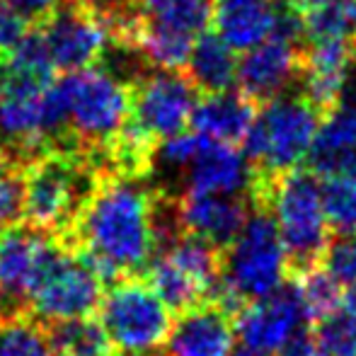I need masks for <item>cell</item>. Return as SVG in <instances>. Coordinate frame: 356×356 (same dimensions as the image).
<instances>
[{
	"label": "cell",
	"instance_id": "1",
	"mask_svg": "<svg viewBox=\"0 0 356 356\" xmlns=\"http://www.w3.org/2000/svg\"><path fill=\"white\" fill-rule=\"evenodd\" d=\"M165 192L148 184V177L102 172L73 228L58 240L104 284L124 274H145L158 254V211Z\"/></svg>",
	"mask_w": 356,
	"mask_h": 356
},
{
	"label": "cell",
	"instance_id": "2",
	"mask_svg": "<svg viewBox=\"0 0 356 356\" xmlns=\"http://www.w3.org/2000/svg\"><path fill=\"white\" fill-rule=\"evenodd\" d=\"M104 170L90 153L54 148L22 163V220L63 238L92 197Z\"/></svg>",
	"mask_w": 356,
	"mask_h": 356
},
{
	"label": "cell",
	"instance_id": "3",
	"mask_svg": "<svg viewBox=\"0 0 356 356\" xmlns=\"http://www.w3.org/2000/svg\"><path fill=\"white\" fill-rule=\"evenodd\" d=\"M323 119L320 109L303 92L282 95L262 104L243 141L254 177L277 179L298 168L308 158Z\"/></svg>",
	"mask_w": 356,
	"mask_h": 356
},
{
	"label": "cell",
	"instance_id": "4",
	"mask_svg": "<svg viewBox=\"0 0 356 356\" xmlns=\"http://www.w3.org/2000/svg\"><path fill=\"white\" fill-rule=\"evenodd\" d=\"M310 170H289L279 175L269 194V211L279 225L286 250L289 279L323 264L332 243V230L323 209V184Z\"/></svg>",
	"mask_w": 356,
	"mask_h": 356
},
{
	"label": "cell",
	"instance_id": "5",
	"mask_svg": "<svg viewBox=\"0 0 356 356\" xmlns=\"http://www.w3.org/2000/svg\"><path fill=\"white\" fill-rule=\"evenodd\" d=\"M66 95L68 131L73 141L102 163L131 114V80L104 66L68 73L58 80Z\"/></svg>",
	"mask_w": 356,
	"mask_h": 356
},
{
	"label": "cell",
	"instance_id": "6",
	"mask_svg": "<svg viewBox=\"0 0 356 356\" xmlns=\"http://www.w3.org/2000/svg\"><path fill=\"white\" fill-rule=\"evenodd\" d=\"M97 318L119 352H155L175 325L172 310L143 274H124L104 286Z\"/></svg>",
	"mask_w": 356,
	"mask_h": 356
},
{
	"label": "cell",
	"instance_id": "7",
	"mask_svg": "<svg viewBox=\"0 0 356 356\" xmlns=\"http://www.w3.org/2000/svg\"><path fill=\"white\" fill-rule=\"evenodd\" d=\"M286 282L289 267L277 218L267 209H252L243 233L225 250L223 284L248 305L279 291Z\"/></svg>",
	"mask_w": 356,
	"mask_h": 356
},
{
	"label": "cell",
	"instance_id": "8",
	"mask_svg": "<svg viewBox=\"0 0 356 356\" xmlns=\"http://www.w3.org/2000/svg\"><path fill=\"white\" fill-rule=\"evenodd\" d=\"M54 68L63 73L102 66L114 44L112 19L104 8L68 0L37 22Z\"/></svg>",
	"mask_w": 356,
	"mask_h": 356
},
{
	"label": "cell",
	"instance_id": "9",
	"mask_svg": "<svg viewBox=\"0 0 356 356\" xmlns=\"http://www.w3.org/2000/svg\"><path fill=\"white\" fill-rule=\"evenodd\" d=\"M199 104V90L184 71H153L131 83V114L127 127L148 143L184 131Z\"/></svg>",
	"mask_w": 356,
	"mask_h": 356
},
{
	"label": "cell",
	"instance_id": "10",
	"mask_svg": "<svg viewBox=\"0 0 356 356\" xmlns=\"http://www.w3.org/2000/svg\"><path fill=\"white\" fill-rule=\"evenodd\" d=\"M61 250V240L24 220L0 233V315L29 313L39 279Z\"/></svg>",
	"mask_w": 356,
	"mask_h": 356
},
{
	"label": "cell",
	"instance_id": "11",
	"mask_svg": "<svg viewBox=\"0 0 356 356\" xmlns=\"http://www.w3.org/2000/svg\"><path fill=\"white\" fill-rule=\"evenodd\" d=\"M104 284L78 252L63 248L56 254L29 300V313L44 325L97 315Z\"/></svg>",
	"mask_w": 356,
	"mask_h": 356
},
{
	"label": "cell",
	"instance_id": "12",
	"mask_svg": "<svg viewBox=\"0 0 356 356\" xmlns=\"http://www.w3.org/2000/svg\"><path fill=\"white\" fill-rule=\"evenodd\" d=\"M303 325L310 323L305 318L298 289L291 279L279 291L252 300L235 315V332L240 334L245 347L272 354L279 352Z\"/></svg>",
	"mask_w": 356,
	"mask_h": 356
},
{
	"label": "cell",
	"instance_id": "13",
	"mask_svg": "<svg viewBox=\"0 0 356 356\" xmlns=\"http://www.w3.org/2000/svg\"><path fill=\"white\" fill-rule=\"evenodd\" d=\"M175 216L179 233L197 235L218 250H228L252 216L248 194H177Z\"/></svg>",
	"mask_w": 356,
	"mask_h": 356
},
{
	"label": "cell",
	"instance_id": "14",
	"mask_svg": "<svg viewBox=\"0 0 356 356\" xmlns=\"http://www.w3.org/2000/svg\"><path fill=\"white\" fill-rule=\"evenodd\" d=\"M303 58V44L284 39H267L257 44L238 63L240 92L248 95L257 107L282 97L293 80H300Z\"/></svg>",
	"mask_w": 356,
	"mask_h": 356
},
{
	"label": "cell",
	"instance_id": "15",
	"mask_svg": "<svg viewBox=\"0 0 356 356\" xmlns=\"http://www.w3.org/2000/svg\"><path fill=\"white\" fill-rule=\"evenodd\" d=\"M356 68V42H315L305 44L300 92L320 109L323 117L342 104Z\"/></svg>",
	"mask_w": 356,
	"mask_h": 356
},
{
	"label": "cell",
	"instance_id": "16",
	"mask_svg": "<svg viewBox=\"0 0 356 356\" xmlns=\"http://www.w3.org/2000/svg\"><path fill=\"white\" fill-rule=\"evenodd\" d=\"M233 344L235 318L220 305L204 300L175 318L165 356H230Z\"/></svg>",
	"mask_w": 356,
	"mask_h": 356
},
{
	"label": "cell",
	"instance_id": "17",
	"mask_svg": "<svg viewBox=\"0 0 356 356\" xmlns=\"http://www.w3.org/2000/svg\"><path fill=\"white\" fill-rule=\"evenodd\" d=\"M305 160L320 179L356 177V97H344L323 119Z\"/></svg>",
	"mask_w": 356,
	"mask_h": 356
},
{
	"label": "cell",
	"instance_id": "18",
	"mask_svg": "<svg viewBox=\"0 0 356 356\" xmlns=\"http://www.w3.org/2000/svg\"><path fill=\"white\" fill-rule=\"evenodd\" d=\"M250 179L252 168L238 145L207 138L184 172L182 194H248Z\"/></svg>",
	"mask_w": 356,
	"mask_h": 356
},
{
	"label": "cell",
	"instance_id": "19",
	"mask_svg": "<svg viewBox=\"0 0 356 356\" xmlns=\"http://www.w3.org/2000/svg\"><path fill=\"white\" fill-rule=\"evenodd\" d=\"M282 5L277 0H218L213 13L216 34L228 47L250 51L274 37Z\"/></svg>",
	"mask_w": 356,
	"mask_h": 356
},
{
	"label": "cell",
	"instance_id": "20",
	"mask_svg": "<svg viewBox=\"0 0 356 356\" xmlns=\"http://www.w3.org/2000/svg\"><path fill=\"white\" fill-rule=\"evenodd\" d=\"M259 107L243 92L204 95L194 109L192 127L197 134L223 143H243L257 119Z\"/></svg>",
	"mask_w": 356,
	"mask_h": 356
},
{
	"label": "cell",
	"instance_id": "21",
	"mask_svg": "<svg viewBox=\"0 0 356 356\" xmlns=\"http://www.w3.org/2000/svg\"><path fill=\"white\" fill-rule=\"evenodd\" d=\"M238 58L235 49L228 47L218 34H202L192 49V56L187 61V73L199 92L216 95L230 90V85L238 80Z\"/></svg>",
	"mask_w": 356,
	"mask_h": 356
},
{
	"label": "cell",
	"instance_id": "22",
	"mask_svg": "<svg viewBox=\"0 0 356 356\" xmlns=\"http://www.w3.org/2000/svg\"><path fill=\"white\" fill-rule=\"evenodd\" d=\"M153 289L160 293V298L168 303V308L172 313H184V310L194 308V305L204 303L209 298L204 286L194 277H189L184 269H179L175 262H170L165 254H155L150 259L148 269L143 274Z\"/></svg>",
	"mask_w": 356,
	"mask_h": 356
},
{
	"label": "cell",
	"instance_id": "23",
	"mask_svg": "<svg viewBox=\"0 0 356 356\" xmlns=\"http://www.w3.org/2000/svg\"><path fill=\"white\" fill-rule=\"evenodd\" d=\"M54 352H71L80 356H114V344L107 337L97 315L47 325Z\"/></svg>",
	"mask_w": 356,
	"mask_h": 356
},
{
	"label": "cell",
	"instance_id": "24",
	"mask_svg": "<svg viewBox=\"0 0 356 356\" xmlns=\"http://www.w3.org/2000/svg\"><path fill=\"white\" fill-rule=\"evenodd\" d=\"M0 356H54L49 327L32 313L0 315Z\"/></svg>",
	"mask_w": 356,
	"mask_h": 356
},
{
	"label": "cell",
	"instance_id": "25",
	"mask_svg": "<svg viewBox=\"0 0 356 356\" xmlns=\"http://www.w3.org/2000/svg\"><path fill=\"white\" fill-rule=\"evenodd\" d=\"M291 282L298 289L300 303H303L305 318L310 325H318L320 320L330 318L342 308V284L323 264L303 274H296V277H291Z\"/></svg>",
	"mask_w": 356,
	"mask_h": 356
},
{
	"label": "cell",
	"instance_id": "26",
	"mask_svg": "<svg viewBox=\"0 0 356 356\" xmlns=\"http://www.w3.org/2000/svg\"><path fill=\"white\" fill-rule=\"evenodd\" d=\"M303 39L315 42H356V0H332L303 15Z\"/></svg>",
	"mask_w": 356,
	"mask_h": 356
},
{
	"label": "cell",
	"instance_id": "27",
	"mask_svg": "<svg viewBox=\"0 0 356 356\" xmlns=\"http://www.w3.org/2000/svg\"><path fill=\"white\" fill-rule=\"evenodd\" d=\"M323 209L332 235H356V177L325 179Z\"/></svg>",
	"mask_w": 356,
	"mask_h": 356
},
{
	"label": "cell",
	"instance_id": "28",
	"mask_svg": "<svg viewBox=\"0 0 356 356\" xmlns=\"http://www.w3.org/2000/svg\"><path fill=\"white\" fill-rule=\"evenodd\" d=\"M315 356H356V320L347 313H332L313 325Z\"/></svg>",
	"mask_w": 356,
	"mask_h": 356
},
{
	"label": "cell",
	"instance_id": "29",
	"mask_svg": "<svg viewBox=\"0 0 356 356\" xmlns=\"http://www.w3.org/2000/svg\"><path fill=\"white\" fill-rule=\"evenodd\" d=\"M22 220V163L0 148V233Z\"/></svg>",
	"mask_w": 356,
	"mask_h": 356
},
{
	"label": "cell",
	"instance_id": "30",
	"mask_svg": "<svg viewBox=\"0 0 356 356\" xmlns=\"http://www.w3.org/2000/svg\"><path fill=\"white\" fill-rule=\"evenodd\" d=\"M207 136L202 134H189V131H179L175 136L165 138V141L158 143L153 155V168L160 165L165 170H177V172H187L189 165L197 160L199 150H202Z\"/></svg>",
	"mask_w": 356,
	"mask_h": 356
},
{
	"label": "cell",
	"instance_id": "31",
	"mask_svg": "<svg viewBox=\"0 0 356 356\" xmlns=\"http://www.w3.org/2000/svg\"><path fill=\"white\" fill-rule=\"evenodd\" d=\"M323 267L339 284L356 282V235H334L325 252Z\"/></svg>",
	"mask_w": 356,
	"mask_h": 356
},
{
	"label": "cell",
	"instance_id": "32",
	"mask_svg": "<svg viewBox=\"0 0 356 356\" xmlns=\"http://www.w3.org/2000/svg\"><path fill=\"white\" fill-rule=\"evenodd\" d=\"M32 19L15 10L8 0H0V58L10 56L32 32Z\"/></svg>",
	"mask_w": 356,
	"mask_h": 356
},
{
	"label": "cell",
	"instance_id": "33",
	"mask_svg": "<svg viewBox=\"0 0 356 356\" xmlns=\"http://www.w3.org/2000/svg\"><path fill=\"white\" fill-rule=\"evenodd\" d=\"M279 356H315V332L313 325H303L291 334V339L279 349Z\"/></svg>",
	"mask_w": 356,
	"mask_h": 356
},
{
	"label": "cell",
	"instance_id": "34",
	"mask_svg": "<svg viewBox=\"0 0 356 356\" xmlns=\"http://www.w3.org/2000/svg\"><path fill=\"white\" fill-rule=\"evenodd\" d=\"M8 3L37 24V22H42L47 15H51L54 10L61 5V0H8Z\"/></svg>",
	"mask_w": 356,
	"mask_h": 356
},
{
	"label": "cell",
	"instance_id": "35",
	"mask_svg": "<svg viewBox=\"0 0 356 356\" xmlns=\"http://www.w3.org/2000/svg\"><path fill=\"white\" fill-rule=\"evenodd\" d=\"M332 3V0H284V5H289L291 10H296V13L300 15H308L313 13V10L323 8V5Z\"/></svg>",
	"mask_w": 356,
	"mask_h": 356
},
{
	"label": "cell",
	"instance_id": "36",
	"mask_svg": "<svg viewBox=\"0 0 356 356\" xmlns=\"http://www.w3.org/2000/svg\"><path fill=\"white\" fill-rule=\"evenodd\" d=\"M342 310L349 315V318L356 320V282L347 286V291L342 293Z\"/></svg>",
	"mask_w": 356,
	"mask_h": 356
},
{
	"label": "cell",
	"instance_id": "37",
	"mask_svg": "<svg viewBox=\"0 0 356 356\" xmlns=\"http://www.w3.org/2000/svg\"><path fill=\"white\" fill-rule=\"evenodd\" d=\"M230 356H274L272 352H259V349H252V347H240V349H235Z\"/></svg>",
	"mask_w": 356,
	"mask_h": 356
},
{
	"label": "cell",
	"instance_id": "38",
	"mask_svg": "<svg viewBox=\"0 0 356 356\" xmlns=\"http://www.w3.org/2000/svg\"><path fill=\"white\" fill-rule=\"evenodd\" d=\"M114 356H160V354H153V352H119Z\"/></svg>",
	"mask_w": 356,
	"mask_h": 356
},
{
	"label": "cell",
	"instance_id": "39",
	"mask_svg": "<svg viewBox=\"0 0 356 356\" xmlns=\"http://www.w3.org/2000/svg\"><path fill=\"white\" fill-rule=\"evenodd\" d=\"M75 3H83V5H95V8H102L104 0H75Z\"/></svg>",
	"mask_w": 356,
	"mask_h": 356
},
{
	"label": "cell",
	"instance_id": "40",
	"mask_svg": "<svg viewBox=\"0 0 356 356\" xmlns=\"http://www.w3.org/2000/svg\"><path fill=\"white\" fill-rule=\"evenodd\" d=\"M138 3V0H117V5H134Z\"/></svg>",
	"mask_w": 356,
	"mask_h": 356
},
{
	"label": "cell",
	"instance_id": "41",
	"mask_svg": "<svg viewBox=\"0 0 356 356\" xmlns=\"http://www.w3.org/2000/svg\"><path fill=\"white\" fill-rule=\"evenodd\" d=\"M54 356H80V354H71V352H54Z\"/></svg>",
	"mask_w": 356,
	"mask_h": 356
}]
</instances>
